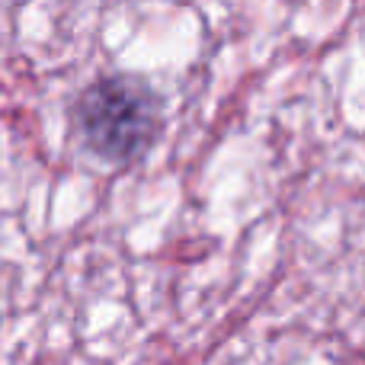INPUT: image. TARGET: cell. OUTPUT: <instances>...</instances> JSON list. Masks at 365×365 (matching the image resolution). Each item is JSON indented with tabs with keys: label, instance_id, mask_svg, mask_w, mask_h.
I'll use <instances>...</instances> for the list:
<instances>
[{
	"label": "cell",
	"instance_id": "obj_1",
	"mask_svg": "<svg viewBox=\"0 0 365 365\" xmlns=\"http://www.w3.org/2000/svg\"><path fill=\"white\" fill-rule=\"evenodd\" d=\"M74 125L96 158L128 164L151 148L160 128V106L145 83L132 77H103L81 93Z\"/></svg>",
	"mask_w": 365,
	"mask_h": 365
}]
</instances>
